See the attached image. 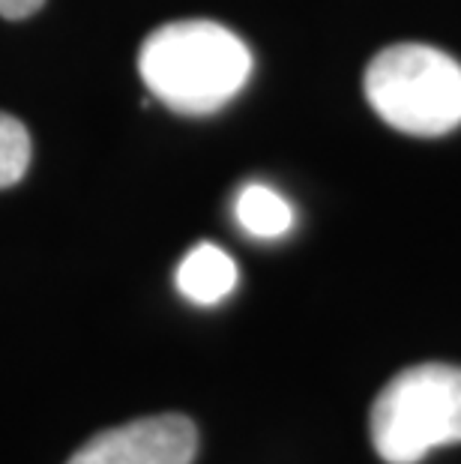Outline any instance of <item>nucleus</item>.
<instances>
[{
    "mask_svg": "<svg viewBox=\"0 0 461 464\" xmlns=\"http://www.w3.org/2000/svg\"><path fill=\"white\" fill-rule=\"evenodd\" d=\"M139 72L171 111L201 117L228 105L252 75L246 43L219 22L183 18L156 27L141 43Z\"/></svg>",
    "mask_w": 461,
    "mask_h": 464,
    "instance_id": "f257e3e1",
    "label": "nucleus"
},
{
    "mask_svg": "<svg viewBox=\"0 0 461 464\" xmlns=\"http://www.w3.org/2000/svg\"><path fill=\"white\" fill-rule=\"evenodd\" d=\"M369 434L387 464H419L461 443V369L423 362L399 372L371 404Z\"/></svg>",
    "mask_w": 461,
    "mask_h": 464,
    "instance_id": "f03ea898",
    "label": "nucleus"
},
{
    "mask_svg": "<svg viewBox=\"0 0 461 464\" xmlns=\"http://www.w3.org/2000/svg\"><path fill=\"white\" fill-rule=\"evenodd\" d=\"M362 84L380 121L405 135L437 138L461 126V63L435 45L384 48Z\"/></svg>",
    "mask_w": 461,
    "mask_h": 464,
    "instance_id": "7ed1b4c3",
    "label": "nucleus"
},
{
    "mask_svg": "<svg viewBox=\"0 0 461 464\" xmlns=\"http://www.w3.org/2000/svg\"><path fill=\"white\" fill-rule=\"evenodd\" d=\"M195 452V422L183 413H159L93 434L66 464H192Z\"/></svg>",
    "mask_w": 461,
    "mask_h": 464,
    "instance_id": "20e7f679",
    "label": "nucleus"
},
{
    "mask_svg": "<svg viewBox=\"0 0 461 464\" xmlns=\"http://www.w3.org/2000/svg\"><path fill=\"white\" fill-rule=\"evenodd\" d=\"M178 291L195 305H216L237 288V264L225 249L213 243H198L186 252L178 266Z\"/></svg>",
    "mask_w": 461,
    "mask_h": 464,
    "instance_id": "39448f33",
    "label": "nucleus"
},
{
    "mask_svg": "<svg viewBox=\"0 0 461 464\" xmlns=\"http://www.w3.org/2000/svg\"><path fill=\"white\" fill-rule=\"evenodd\" d=\"M237 225L255 240H279L293 228V207L267 183H246L234 201Z\"/></svg>",
    "mask_w": 461,
    "mask_h": 464,
    "instance_id": "423d86ee",
    "label": "nucleus"
},
{
    "mask_svg": "<svg viewBox=\"0 0 461 464\" xmlns=\"http://www.w3.org/2000/svg\"><path fill=\"white\" fill-rule=\"evenodd\" d=\"M31 165V132L18 117L0 111V189H9Z\"/></svg>",
    "mask_w": 461,
    "mask_h": 464,
    "instance_id": "0eeeda50",
    "label": "nucleus"
},
{
    "mask_svg": "<svg viewBox=\"0 0 461 464\" xmlns=\"http://www.w3.org/2000/svg\"><path fill=\"white\" fill-rule=\"evenodd\" d=\"M45 6V0H0V15L9 22H24Z\"/></svg>",
    "mask_w": 461,
    "mask_h": 464,
    "instance_id": "6e6552de",
    "label": "nucleus"
}]
</instances>
